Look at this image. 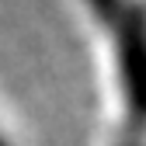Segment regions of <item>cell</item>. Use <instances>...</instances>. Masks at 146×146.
<instances>
[{"instance_id": "6da1fadb", "label": "cell", "mask_w": 146, "mask_h": 146, "mask_svg": "<svg viewBox=\"0 0 146 146\" xmlns=\"http://www.w3.org/2000/svg\"><path fill=\"white\" fill-rule=\"evenodd\" d=\"M111 28L118 42V77L125 108L136 122H146V7L125 4Z\"/></svg>"}, {"instance_id": "7a4b0ae2", "label": "cell", "mask_w": 146, "mask_h": 146, "mask_svg": "<svg viewBox=\"0 0 146 146\" xmlns=\"http://www.w3.org/2000/svg\"><path fill=\"white\" fill-rule=\"evenodd\" d=\"M87 4L94 7V14L101 17V21H108V25H115V21H118V14L125 11L122 0H87Z\"/></svg>"}, {"instance_id": "3957f363", "label": "cell", "mask_w": 146, "mask_h": 146, "mask_svg": "<svg viewBox=\"0 0 146 146\" xmlns=\"http://www.w3.org/2000/svg\"><path fill=\"white\" fill-rule=\"evenodd\" d=\"M122 146H136V143H122Z\"/></svg>"}, {"instance_id": "277c9868", "label": "cell", "mask_w": 146, "mask_h": 146, "mask_svg": "<svg viewBox=\"0 0 146 146\" xmlns=\"http://www.w3.org/2000/svg\"><path fill=\"white\" fill-rule=\"evenodd\" d=\"M0 146H7V143H4V139H0Z\"/></svg>"}]
</instances>
